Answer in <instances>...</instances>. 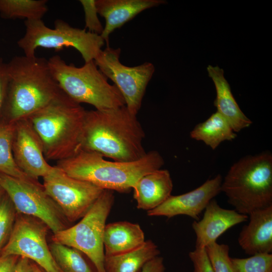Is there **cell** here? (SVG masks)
<instances>
[{"label": "cell", "mask_w": 272, "mask_h": 272, "mask_svg": "<svg viewBox=\"0 0 272 272\" xmlns=\"http://www.w3.org/2000/svg\"><path fill=\"white\" fill-rule=\"evenodd\" d=\"M232 259L239 272H272V253Z\"/></svg>", "instance_id": "obj_28"}, {"label": "cell", "mask_w": 272, "mask_h": 272, "mask_svg": "<svg viewBox=\"0 0 272 272\" xmlns=\"http://www.w3.org/2000/svg\"><path fill=\"white\" fill-rule=\"evenodd\" d=\"M43 178L45 191L71 222L82 218L104 190L68 175L56 166Z\"/></svg>", "instance_id": "obj_11"}, {"label": "cell", "mask_w": 272, "mask_h": 272, "mask_svg": "<svg viewBox=\"0 0 272 272\" xmlns=\"http://www.w3.org/2000/svg\"><path fill=\"white\" fill-rule=\"evenodd\" d=\"M202 218L194 221L192 227L196 235L195 248H205L231 227L247 221L248 216L234 210L221 207L212 199L205 209Z\"/></svg>", "instance_id": "obj_15"}, {"label": "cell", "mask_w": 272, "mask_h": 272, "mask_svg": "<svg viewBox=\"0 0 272 272\" xmlns=\"http://www.w3.org/2000/svg\"><path fill=\"white\" fill-rule=\"evenodd\" d=\"M145 137L137 115L125 105L86 110L81 149L97 152L113 161H134L147 153L143 144Z\"/></svg>", "instance_id": "obj_1"}, {"label": "cell", "mask_w": 272, "mask_h": 272, "mask_svg": "<svg viewBox=\"0 0 272 272\" xmlns=\"http://www.w3.org/2000/svg\"><path fill=\"white\" fill-rule=\"evenodd\" d=\"M5 192L3 189L0 186V199L3 196V193Z\"/></svg>", "instance_id": "obj_36"}, {"label": "cell", "mask_w": 272, "mask_h": 272, "mask_svg": "<svg viewBox=\"0 0 272 272\" xmlns=\"http://www.w3.org/2000/svg\"><path fill=\"white\" fill-rule=\"evenodd\" d=\"M157 245L146 240L139 248L121 254L105 256L106 272H140L149 261L160 255Z\"/></svg>", "instance_id": "obj_21"}, {"label": "cell", "mask_w": 272, "mask_h": 272, "mask_svg": "<svg viewBox=\"0 0 272 272\" xmlns=\"http://www.w3.org/2000/svg\"><path fill=\"white\" fill-rule=\"evenodd\" d=\"M145 242L144 233L138 224L118 221L105 226L103 236L105 256L130 252L139 248Z\"/></svg>", "instance_id": "obj_20"}, {"label": "cell", "mask_w": 272, "mask_h": 272, "mask_svg": "<svg viewBox=\"0 0 272 272\" xmlns=\"http://www.w3.org/2000/svg\"><path fill=\"white\" fill-rule=\"evenodd\" d=\"M46 0H0V15L4 19L42 20L48 8Z\"/></svg>", "instance_id": "obj_23"}, {"label": "cell", "mask_w": 272, "mask_h": 272, "mask_svg": "<svg viewBox=\"0 0 272 272\" xmlns=\"http://www.w3.org/2000/svg\"><path fill=\"white\" fill-rule=\"evenodd\" d=\"M49 248L63 272H93L80 251L55 241Z\"/></svg>", "instance_id": "obj_25"}, {"label": "cell", "mask_w": 272, "mask_h": 272, "mask_svg": "<svg viewBox=\"0 0 272 272\" xmlns=\"http://www.w3.org/2000/svg\"><path fill=\"white\" fill-rule=\"evenodd\" d=\"M137 208L147 212L163 203L171 195L173 182L166 169H157L142 176L132 187Z\"/></svg>", "instance_id": "obj_18"}, {"label": "cell", "mask_w": 272, "mask_h": 272, "mask_svg": "<svg viewBox=\"0 0 272 272\" xmlns=\"http://www.w3.org/2000/svg\"><path fill=\"white\" fill-rule=\"evenodd\" d=\"M8 83L7 63L0 58V117L6 98Z\"/></svg>", "instance_id": "obj_31"}, {"label": "cell", "mask_w": 272, "mask_h": 272, "mask_svg": "<svg viewBox=\"0 0 272 272\" xmlns=\"http://www.w3.org/2000/svg\"><path fill=\"white\" fill-rule=\"evenodd\" d=\"M33 267L29 259L19 257L13 272H32Z\"/></svg>", "instance_id": "obj_34"}, {"label": "cell", "mask_w": 272, "mask_h": 272, "mask_svg": "<svg viewBox=\"0 0 272 272\" xmlns=\"http://www.w3.org/2000/svg\"><path fill=\"white\" fill-rule=\"evenodd\" d=\"M207 71L216 90L214 105L217 112L229 122L235 132L251 125L252 121L240 109L232 93L229 83L224 77L223 70L209 65Z\"/></svg>", "instance_id": "obj_19"}, {"label": "cell", "mask_w": 272, "mask_h": 272, "mask_svg": "<svg viewBox=\"0 0 272 272\" xmlns=\"http://www.w3.org/2000/svg\"><path fill=\"white\" fill-rule=\"evenodd\" d=\"M188 256L193 264V272H214L205 248H195Z\"/></svg>", "instance_id": "obj_30"}, {"label": "cell", "mask_w": 272, "mask_h": 272, "mask_svg": "<svg viewBox=\"0 0 272 272\" xmlns=\"http://www.w3.org/2000/svg\"><path fill=\"white\" fill-rule=\"evenodd\" d=\"M33 218L16 219L11 235L0 256L16 255L32 260L46 272H63L50 251L46 240L47 228Z\"/></svg>", "instance_id": "obj_12"}, {"label": "cell", "mask_w": 272, "mask_h": 272, "mask_svg": "<svg viewBox=\"0 0 272 272\" xmlns=\"http://www.w3.org/2000/svg\"><path fill=\"white\" fill-rule=\"evenodd\" d=\"M120 48L107 46L101 50L94 61L103 74L114 83L128 110L137 115L155 67L149 62L134 66L125 65L120 61Z\"/></svg>", "instance_id": "obj_10"}, {"label": "cell", "mask_w": 272, "mask_h": 272, "mask_svg": "<svg viewBox=\"0 0 272 272\" xmlns=\"http://www.w3.org/2000/svg\"><path fill=\"white\" fill-rule=\"evenodd\" d=\"M25 32L17 42L24 55L35 56L37 48L54 49L73 47L78 51L85 63L94 60L105 41L100 35L86 29L71 26L61 19L54 22V28L46 26L42 20L25 21Z\"/></svg>", "instance_id": "obj_7"}, {"label": "cell", "mask_w": 272, "mask_h": 272, "mask_svg": "<svg viewBox=\"0 0 272 272\" xmlns=\"http://www.w3.org/2000/svg\"><path fill=\"white\" fill-rule=\"evenodd\" d=\"M165 270L163 258L159 255L147 262L140 272H164Z\"/></svg>", "instance_id": "obj_32"}, {"label": "cell", "mask_w": 272, "mask_h": 272, "mask_svg": "<svg viewBox=\"0 0 272 272\" xmlns=\"http://www.w3.org/2000/svg\"><path fill=\"white\" fill-rule=\"evenodd\" d=\"M51 73L62 91L75 102L87 103L97 110L125 105L121 94L98 69L94 61L81 67L68 64L59 55L48 59Z\"/></svg>", "instance_id": "obj_6"}, {"label": "cell", "mask_w": 272, "mask_h": 272, "mask_svg": "<svg viewBox=\"0 0 272 272\" xmlns=\"http://www.w3.org/2000/svg\"><path fill=\"white\" fill-rule=\"evenodd\" d=\"M222 176L218 174L188 192L170 195L163 203L147 212L149 216H162L170 219L178 215L187 216L195 221L199 219L201 212L210 201L220 192Z\"/></svg>", "instance_id": "obj_14"}, {"label": "cell", "mask_w": 272, "mask_h": 272, "mask_svg": "<svg viewBox=\"0 0 272 272\" xmlns=\"http://www.w3.org/2000/svg\"><path fill=\"white\" fill-rule=\"evenodd\" d=\"M14 128V123L3 121L0 123V173L19 178L31 179L19 168L14 160L12 152Z\"/></svg>", "instance_id": "obj_24"}, {"label": "cell", "mask_w": 272, "mask_h": 272, "mask_svg": "<svg viewBox=\"0 0 272 272\" xmlns=\"http://www.w3.org/2000/svg\"><path fill=\"white\" fill-rule=\"evenodd\" d=\"M8 83L4 122L27 118L62 92L43 57L16 56L7 63Z\"/></svg>", "instance_id": "obj_2"}, {"label": "cell", "mask_w": 272, "mask_h": 272, "mask_svg": "<svg viewBox=\"0 0 272 272\" xmlns=\"http://www.w3.org/2000/svg\"><path fill=\"white\" fill-rule=\"evenodd\" d=\"M190 136L215 150L222 142L234 140L237 134L227 120L216 111L206 121L197 124L191 131Z\"/></svg>", "instance_id": "obj_22"}, {"label": "cell", "mask_w": 272, "mask_h": 272, "mask_svg": "<svg viewBox=\"0 0 272 272\" xmlns=\"http://www.w3.org/2000/svg\"><path fill=\"white\" fill-rule=\"evenodd\" d=\"M85 14V28L88 31L101 35L104 27L101 23L97 11L95 0H80Z\"/></svg>", "instance_id": "obj_29"}, {"label": "cell", "mask_w": 272, "mask_h": 272, "mask_svg": "<svg viewBox=\"0 0 272 272\" xmlns=\"http://www.w3.org/2000/svg\"><path fill=\"white\" fill-rule=\"evenodd\" d=\"M205 249L214 272H239L229 255L228 245L215 242Z\"/></svg>", "instance_id": "obj_26"}, {"label": "cell", "mask_w": 272, "mask_h": 272, "mask_svg": "<svg viewBox=\"0 0 272 272\" xmlns=\"http://www.w3.org/2000/svg\"><path fill=\"white\" fill-rule=\"evenodd\" d=\"M16 210L6 194L0 199V252L8 242L12 232Z\"/></svg>", "instance_id": "obj_27"}, {"label": "cell", "mask_w": 272, "mask_h": 272, "mask_svg": "<svg viewBox=\"0 0 272 272\" xmlns=\"http://www.w3.org/2000/svg\"><path fill=\"white\" fill-rule=\"evenodd\" d=\"M166 3L163 0H95L98 14L105 20L100 35L108 45L109 37L115 29L143 11Z\"/></svg>", "instance_id": "obj_17"}, {"label": "cell", "mask_w": 272, "mask_h": 272, "mask_svg": "<svg viewBox=\"0 0 272 272\" xmlns=\"http://www.w3.org/2000/svg\"><path fill=\"white\" fill-rule=\"evenodd\" d=\"M164 164L160 154L151 151L131 162L109 161L97 152L80 150L74 156L56 162L68 175L90 182L104 190L127 192L144 175L161 169Z\"/></svg>", "instance_id": "obj_3"}, {"label": "cell", "mask_w": 272, "mask_h": 272, "mask_svg": "<svg viewBox=\"0 0 272 272\" xmlns=\"http://www.w3.org/2000/svg\"><path fill=\"white\" fill-rule=\"evenodd\" d=\"M114 201L113 191L104 190L78 223L54 234L52 238L53 241L84 253L93 263L96 272H106L103 236Z\"/></svg>", "instance_id": "obj_8"}, {"label": "cell", "mask_w": 272, "mask_h": 272, "mask_svg": "<svg viewBox=\"0 0 272 272\" xmlns=\"http://www.w3.org/2000/svg\"><path fill=\"white\" fill-rule=\"evenodd\" d=\"M19 258L16 255L0 256V272H13Z\"/></svg>", "instance_id": "obj_33"}, {"label": "cell", "mask_w": 272, "mask_h": 272, "mask_svg": "<svg viewBox=\"0 0 272 272\" xmlns=\"http://www.w3.org/2000/svg\"><path fill=\"white\" fill-rule=\"evenodd\" d=\"M86 110L62 91L27 118L42 142L47 160L69 158L81 150Z\"/></svg>", "instance_id": "obj_4"}, {"label": "cell", "mask_w": 272, "mask_h": 272, "mask_svg": "<svg viewBox=\"0 0 272 272\" xmlns=\"http://www.w3.org/2000/svg\"><path fill=\"white\" fill-rule=\"evenodd\" d=\"M0 186L17 212L39 219L53 234L67 228L60 209L38 180L0 173Z\"/></svg>", "instance_id": "obj_9"}, {"label": "cell", "mask_w": 272, "mask_h": 272, "mask_svg": "<svg viewBox=\"0 0 272 272\" xmlns=\"http://www.w3.org/2000/svg\"><path fill=\"white\" fill-rule=\"evenodd\" d=\"M32 272H43L37 266L33 265Z\"/></svg>", "instance_id": "obj_35"}, {"label": "cell", "mask_w": 272, "mask_h": 272, "mask_svg": "<svg viewBox=\"0 0 272 272\" xmlns=\"http://www.w3.org/2000/svg\"><path fill=\"white\" fill-rule=\"evenodd\" d=\"M12 152L19 168L33 180L44 177L53 167L47 162L40 139L27 118L14 123Z\"/></svg>", "instance_id": "obj_13"}, {"label": "cell", "mask_w": 272, "mask_h": 272, "mask_svg": "<svg viewBox=\"0 0 272 272\" xmlns=\"http://www.w3.org/2000/svg\"><path fill=\"white\" fill-rule=\"evenodd\" d=\"M221 190L242 214L272 206L271 153L246 156L235 162L222 180Z\"/></svg>", "instance_id": "obj_5"}, {"label": "cell", "mask_w": 272, "mask_h": 272, "mask_svg": "<svg viewBox=\"0 0 272 272\" xmlns=\"http://www.w3.org/2000/svg\"><path fill=\"white\" fill-rule=\"evenodd\" d=\"M239 233L238 243L250 256L272 253V206L257 210Z\"/></svg>", "instance_id": "obj_16"}]
</instances>
